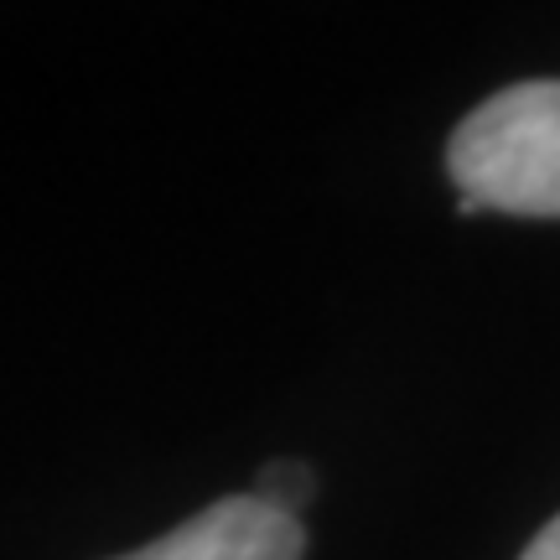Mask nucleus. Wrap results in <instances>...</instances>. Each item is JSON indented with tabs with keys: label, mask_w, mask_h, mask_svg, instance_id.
Returning a JSON list of instances; mask_svg holds the SVG:
<instances>
[{
	"label": "nucleus",
	"mask_w": 560,
	"mask_h": 560,
	"mask_svg": "<svg viewBox=\"0 0 560 560\" xmlns=\"http://www.w3.org/2000/svg\"><path fill=\"white\" fill-rule=\"evenodd\" d=\"M446 166L462 187V213L560 219V79L514 83L482 100L452 136Z\"/></svg>",
	"instance_id": "nucleus-1"
},
{
	"label": "nucleus",
	"mask_w": 560,
	"mask_h": 560,
	"mask_svg": "<svg viewBox=\"0 0 560 560\" xmlns=\"http://www.w3.org/2000/svg\"><path fill=\"white\" fill-rule=\"evenodd\" d=\"M524 560H560V520H550V524L540 529V535L529 540Z\"/></svg>",
	"instance_id": "nucleus-4"
},
{
	"label": "nucleus",
	"mask_w": 560,
	"mask_h": 560,
	"mask_svg": "<svg viewBox=\"0 0 560 560\" xmlns=\"http://www.w3.org/2000/svg\"><path fill=\"white\" fill-rule=\"evenodd\" d=\"M255 499H265L270 509H280V514L301 520V503L312 499V472H306L301 462H270V467L260 472Z\"/></svg>",
	"instance_id": "nucleus-3"
},
{
	"label": "nucleus",
	"mask_w": 560,
	"mask_h": 560,
	"mask_svg": "<svg viewBox=\"0 0 560 560\" xmlns=\"http://www.w3.org/2000/svg\"><path fill=\"white\" fill-rule=\"evenodd\" d=\"M301 550H306L301 520L270 509L255 493H240V499H223L192 514L145 550H130L115 560H301Z\"/></svg>",
	"instance_id": "nucleus-2"
}]
</instances>
